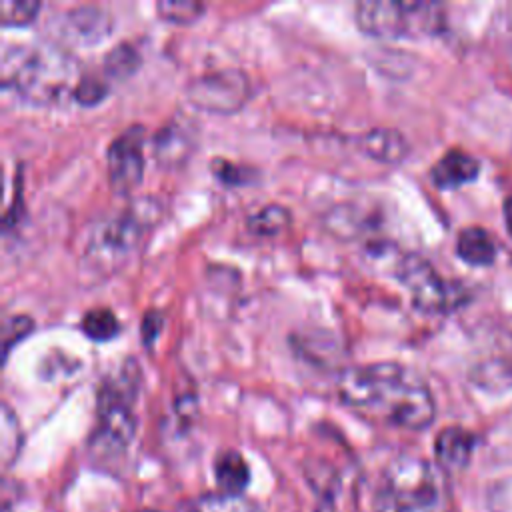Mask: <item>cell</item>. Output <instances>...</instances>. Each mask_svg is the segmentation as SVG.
<instances>
[{"label": "cell", "mask_w": 512, "mask_h": 512, "mask_svg": "<svg viewBox=\"0 0 512 512\" xmlns=\"http://www.w3.org/2000/svg\"><path fill=\"white\" fill-rule=\"evenodd\" d=\"M108 92V86L94 78V76H82L76 80L74 88H72V96L76 102L84 104V106H92L96 102H100Z\"/></svg>", "instance_id": "cell-25"}, {"label": "cell", "mask_w": 512, "mask_h": 512, "mask_svg": "<svg viewBox=\"0 0 512 512\" xmlns=\"http://www.w3.org/2000/svg\"><path fill=\"white\" fill-rule=\"evenodd\" d=\"M478 170L480 164L472 154L460 148H452L436 160V164L430 170V178L438 188L450 190L474 180Z\"/></svg>", "instance_id": "cell-13"}, {"label": "cell", "mask_w": 512, "mask_h": 512, "mask_svg": "<svg viewBox=\"0 0 512 512\" xmlns=\"http://www.w3.org/2000/svg\"><path fill=\"white\" fill-rule=\"evenodd\" d=\"M252 94L250 78L240 68H218L188 80L186 96L202 110L230 114L240 110Z\"/></svg>", "instance_id": "cell-8"}, {"label": "cell", "mask_w": 512, "mask_h": 512, "mask_svg": "<svg viewBox=\"0 0 512 512\" xmlns=\"http://www.w3.org/2000/svg\"><path fill=\"white\" fill-rule=\"evenodd\" d=\"M196 128L192 120L182 114H174L162 128L156 130L152 138V152L158 164L162 166H178L186 160L190 150L194 148Z\"/></svg>", "instance_id": "cell-10"}, {"label": "cell", "mask_w": 512, "mask_h": 512, "mask_svg": "<svg viewBox=\"0 0 512 512\" xmlns=\"http://www.w3.org/2000/svg\"><path fill=\"white\" fill-rule=\"evenodd\" d=\"M34 328V320L26 314H12L6 316L2 322V352H4V360L10 354L12 346L16 342H20L30 330Z\"/></svg>", "instance_id": "cell-24"}, {"label": "cell", "mask_w": 512, "mask_h": 512, "mask_svg": "<svg viewBox=\"0 0 512 512\" xmlns=\"http://www.w3.org/2000/svg\"><path fill=\"white\" fill-rule=\"evenodd\" d=\"M458 256L472 266H486L496 256V242L482 226H468L460 230L456 240Z\"/></svg>", "instance_id": "cell-16"}, {"label": "cell", "mask_w": 512, "mask_h": 512, "mask_svg": "<svg viewBox=\"0 0 512 512\" xmlns=\"http://www.w3.org/2000/svg\"><path fill=\"white\" fill-rule=\"evenodd\" d=\"M162 328V314L156 312V310H148L144 316H142V322H140V336H142V342L144 344H152V340L158 336Z\"/></svg>", "instance_id": "cell-27"}, {"label": "cell", "mask_w": 512, "mask_h": 512, "mask_svg": "<svg viewBox=\"0 0 512 512\" xmlns=\"http://www.w3.org/2000/svg\"><path fill=\"white\" fill-rule=\"evenodd\" d=\"M356 148L372 160L396 164L402 162L410 150L406 136L390 126H376L356 136Z\"/></svg>", "instance_id": "cell-11"}, {"label": "cell", "mask_w": 512, "mask_h": 512, "mask_svg": "<svg viewBox=\"0 0 512 512\" xmlns=\"http://www.w3.org/2000/svg\"><path fill=\"white\" fill-rule=\"evenodd\" d=\"M190 512H256L250 502H246L240 496H206L190 506Z\"/></svg>", "instance_id": "cell-23"}, {"label": "cell", "mask_w": 512, "mask_h": 512, "mask_svg": "<svg viewBox=\"0 0 512 512\" xmlns=\"http://www.w3.org/2000/svg\"><path fill=\"white\" fill-rule=\"evenodd\" d=\"M40 10L38 0H4L0 6V16L4 26H24L34 20Z\"/></svg>", "instance_id": "cell-22"}, {"label": "cell", "mask_w": 512, "mask_h": 512, "mask_svg": "<svg viewBox=\"0 0 512 512\" xmlns=\"http://www.w3.org/2000/svg\"><path fill=\"white\" fill-rule=\"evenodd\" d=\"M0 454H2V464L4 468H8L20 452L22 446V430L18 424L16 414L10 410V406L4 402L2 404V418H0Z\"/></svg>", "instance_id": "cell-20"}, {"label": "cell", "mask_w": 512, "mask_h": 512, "mask_svg": "<svg viewBox=\"0 0 512 512\" xmlns=\"http://www.w3.org/2000/svg\"><path fill=\"white\" fill-rule=\"evenodd\" d=\"M62 20L66 22V30H70L72 38L84 44L102 40L112 28L110 14L92 4L70 8L66 14H62Z\"/></svg>", "instance_id": "cell-14"}, {"label": "cell", "mask_w": 512, "mask_h": 512, "mask_svg": "<svg viewBox=\"0 0 512 512\" xmlns=\"http://www.w3.org/2000/svg\"><path fill=\"white\" fill-rule=\"evenodd\" d=\"M204 10L202 2L194 0H160L156 2V12L162 20L176 22V24H188L196 20Z\"/></svg>", "instance_id": "cell-21"}, {"label": "cell", "mask_w": 512, "mask_h": 512, "mask_svg": "<svg viewBox=\"0 0 512 512\" xmlns=\"http://www.w3.org/2000/svg\"><path fill=\"white\" fill-rule=\"evenodd\" d=\"M214 478L222 494L240 496L250 482L248 462L240 452L224 450L214 460Z\"/></svg>", "instance_id": "cell-15"}, {"label": "cell", "mask_w": 512, "mask_h": 512, "mask_svg": "<svg viewBox=\"0 0 512 512\" xmlns=\"http://www.w3.org/2000/svg\"><path fill=\"white\" fill-rule=\"evenodd\" d=\"M148 202L152 198L134 200L120 212L96 222L86 244V258L92 268L110 272L128 258L142 240L146 226L158 216V206H148Z\"/></svg>", "instance_id": "cell-6"}, {"label": "cell", "mask_w": 512, "mask_h": 512, "mask_svg": "<svg viewBox=\"0 0 512 512\" xmlns=\"http://www.w3.org/2000/svg\"><path fill=\"white\" fill-rule=\"evenodd\" d=\"M0 70L4 88L32 104H50L70 88L74 60L50 44H14L2 52Z\"/></svg>", "instance_id": "cell-3"}, {"label": "cell", "mask_w": 512, "mask_h": 512, "mask_svg": "<svg viewBox=\"0 0 512 512\" xmlns=\"http://www.w3.org/2000/svg\"><path fill=\"white\" fill-rule=\"evenodd\" d=\"M212 172L220 182H224L228 186H238V184H244L250 180V172L244 166L234 164L226 158H214Z\"/></svg>", "instance_id": "cell-26"}, {"label": "cell", "mask_w": 512, "mask_h": 512, "mask_svg": "<svg viewBox=\"0 0 512 512\" xmlns=\"http://www.w3.org/2000/svg\"><path fill=\"white\" fill-rule=\"evenodd\" d=\"M446 472L422 456L392 458L376 486L370 512H450Z\"/></svg>", "instance_id": "cell-2"}, {"label": "cell", "mask_w": 512, "mask_h": 512, "mask_svg": "<svg viewBox=\"0 0 512 512\" xmlns=\"http://www.w3.org/2000/svg\"><path fill=\"white\" fill-rule=\"evenodd\" d=\"M342 404L408 430L426 428L436 414L434 396L418 372L398 362H372L342 368L336 378Z\"/></svg>", "instance_id": "cell-1"}, {"label": "cell", "mask_w": 512, "mask_h": 512, "mask_svg": "<svg viewBox=\"0 0 512 512\" xmlns=\"http://www.w3.org/2000/svg\"><path fill=\"white\" fill-rule=\"evenodd\" d=\"M138 366L132 358L124 360L118 374L104 378L96 394L98 424L92 434V448L104 454H120L132 440L136 420L132 402L138 390Z\"/></svg>", "instance_id": "cell-4"}, {"label": "cell", "mask_w": 512, "mask_h": 512, "mask_svg": "<svg viewBox=\"0 0 512 512\" xmlns=\"http://www.w3.org/2000/svg\"><path fill=\"white\" fill-rule=\"evenodd\" d=\"M80 328L90 340L106 342V340H112L120 332V322L110 308L94 306L84 312V316L80 320Z\"/></svg>", "instance_id": "cell-18"}, {"label": "cell", "mask_w": 512, "mask_h": 512, "mask_svg": "<svg viewBox=\"0 0 512 512\" xmlns=\"http://www.w3.org/2000/svg\"><path fill=\"white\" fill-rule=\"evenodd\" d=\"M356 24L364 34L380 38L430 36L444 26V8L422 0H360L354 6Z\"/></svg>", "instance_id": "cell-5"}, {"label": "cell", "mask_w": 512, "mask_h": 512, "mask_svg": "<svg viewBox=\"0 0 512 512\" xmlns=\"http://www.w3.org/2000/svg\"><path fill=\"white\" fill-rule=\"evenodd\" d=\"M290 210L282 204H264L246 218V226L256 236H276L290 224Z\"/></svg>", "instance_id": "cell-17"}, {"label": "cell", "mask_w": 512, "mask_h": 512, "mask_svg": "<svg viewBox=\"0 0 512 512\" xmlns=\"http://www.w3.org/2000/svg\"><path fill=\"white\" fill-rule=\"evenodd\" d=\"M144 128L134 124L122 130L106 148V168L110 186L118 194L130 192L142 178L144 156H142Z\"/></svg>", "instance_id": "cell-9"}, {"label": "cell", "mask_w": 512, "mask_h": 512, "mask_svg": "<svg viewBox=\"0 0 512 512\" xmlns=\"http://www.w3.org/2000/svg\"><path fill=\"white\" fill-rule=\"evenodd\" d=\"M398 280L406 286L412 304L426 314H444L464 302V288L444 280L420 254H404L396 262Z\"/></svg>", "instance_id": "cell-7"}, {"label": "cell", "mask_w": 512, "mask_h": 512, "mask_svg": "<svg viewBox=\"0 0 512 512\" xmlns=\"http://www.w3.org/2000/svg\"><path fill=\"white\" fill-rule=\"evenodd\" d=\"M474 452V436L462 426H446L434 440L436 464L446 472H462Z\"/></svg>", "instance_id": "cell-12"}, {"label": "cell", "mask_w": 512, "mask_h": 512, "mask_svg": "<svg viewBox=\"0 0 512 512\" xmlns=\"http://www.w3.org/2000/svg\"><path fill=\"white\" fill-rule=\"evenodd\" d=\"M506 222H508V230L512 234V200L506 204Z\"/></svg>", "instance_id": "cell-28"}, {"label": "cell", "mask_w": 512, "mask_h": 512, "mask_svg": "<svg viewBox=\"0 0 512 512\" xmlns=\"http://www.w3.org/2000/svg\"><path fill=\"white\" fill-rule=\"evenodd\" d=\"M138 66H140V54L128 42L116 44L112 50L104 54V60H102V68L106 76L116 80H124L132 76L138 70Z\"/></svg>", "instance_id": "cell-19"}]
</instances>
